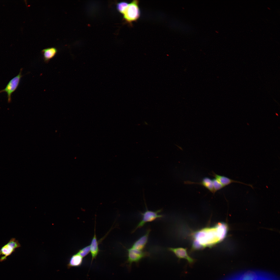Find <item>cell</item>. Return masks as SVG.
<instances>
[{
	"instance_id": "1",
	"label": "cell",
	"mask_w": 280,
	"mask_h": 280,
	"mask_svg": "<svg viewBox=\"0 0 280 280\" xmlns=\"http://www.w3.org/2000/svg\"><path fill=\"white\" fill-rule=\"evenodd\" d=\"M228 230L227 224L219 222L212 227L203 228L194 233L193 235V250L211 248L222 241Z\"/></svg>"
},
{
	"instance_id": "2",
	"label": "cell",
	"mask_w": 280,
	"mask_h": 280,
	"mask_svg": "<svg viewBox=\"0 0 280 280\" xmlns=\"http://www.w3.org/2000/svg\"><path fill=\"white\" fill-rule=\"evenodd\" d=\"M139 3L138 1L134 0L129 3L123 14L124 20L131 25L132 22L137 20L140 16L141 12Z\"/></svg>"
},
{
	"instance_id": "3",
	"label": "cell",
	"mask_w": 280,
	"mask_h": 280,
	"mask_svg": "<svg viewBox=\"0 0 280 280\" xmlns=\"http://www.w3.org/2000/svg\"><path fill=\"white\" fill-rule=\"evenodd\" d=\"M128 252L127 258L126 263L127 264L129 270H130L132 264L134 263L138 264L139 262L143 258L148 257L150 255L148 252L139 250L131 247L127 249Z\"/></svg>"
},
{
	"instance_id": "4",
	"label": "cell",
	"mask_w": 280,
	"mask_h": 280,
	"mask_svg": "<svg viewBox=\"0 0 280 280\" xmlns=\"http://www.w3.org/2000/svg\"><path fill=\"white\" fill-rule=\"evenodd\" d=\"M146 208V209L144 212L143 213L140 212L142 216V219L136 226L132 231V233L134 232L138 229L143 227L146 223L151 222L157 219L163 217V215H162L159 214L162 211V209L152 211L149 210Z\"/></svg>"
},
{
	"instance_id": "5",
	"label": "cell",
	"mask_w": 280,
	"mask_h": 280,
	"mask_svg": "<svg viewBox=\"0 0 280 280\" xmlns=\"http://www.w3.org/2000/svg\"><path fill=\"white\" fill-rule=\"evenodd\" d=\"M21 246L18 240L15 238H11L0 249V255H3L0 258V262L5 261L8 256L14 252L16 249Z\"/></svg>"
},
{
	"instance_id": "6",
	"label": "cell",
	"mask_w": 280,
	"mask_h": 280,
	"mask_svg": "<svg viewBox=\"0 0 280 280\" xmlns=\"http://www.w3.org/2000/svg\"><path fill=\"white\" fill-rule=\"evenodd\" d=\"M22 68H21L18 75L9 82L4 89L0 90V94L3 92H5L7 93L8 102L9 103L11 102L12 94L17 89L19 84L20 79L23 76L22 74Z\"/></svg>"
},
{
	"instance_id": "7",
	"label": "cell",
	"mask_w": 280,
	"mask_h": 280,
	"mask_svg": "<svg viewBox=\"0 0 280 280\" xmlns=\"http://www.w3.org/2000/svg\"><path fill=\"white\" fill-rule=\"evenodd\" d=\"M168 249L169 251L173 253L179 259H185L190 265L192 264L195 262V260L188 255L186 248L182 247H170L168 248Z\"/></svg>"
},
{
	"instance_id": "8",
	"label": "cell",
	"mask_w": 280,
	"mask_h": 280,
	"mask_svg": "<svg viewBox=\"0 0 280 280\" xmlns=\"http://www.w3.org/2000/svg\"><path fill=\"white\" fill-rule=\"evenodd\" d=\"M151 231L150 228L148 229L144 235L134 242L131 247L138 250H143L148 242L149 235Z\"/></svg>"
},
{
	"instance_id": "9",
	"label": "cell",
	"mask_w": 280,
	"mask_h": 280,
	"mask_svg": "<svg viewBox=\"0 0 280 280\" xmlns=\"http://www.w3.org/2000/svg\"><path fill=\"white\" fill-rule=\"evenodd\" d=\"M210 175L214 177L215 178L219 181L224 187L232 183H236L250 186L252 188H253V187L251 185L245 184L239 181L233 180L225 176L217 174L213 172H212V174H210Z\"/></svg>"
},
{
	"instance_id": "10",
	"label": "cell",
	"mask_w": 280,
	"mask_h": 280,
	"mask_svg": "<svg viewBox=\"0 0 280 280\" xmlns=\"http://www.w3.org/2000/svg\"><path fill=\"white\" fill-rule=\"evenodd\" d=\"M58 51L57 48L54 47L47 48L42 50L41 53L43 56L44 61L46 63H48L56 55Z\"/></svg>"
},
{
	"instance_id": "11",
	"label": "cell",
	"mask_w": 280,
	"mask_h": 280,
	"mask_svg": "<svg viewBox=\"0 0 280 280\" xmlns=\"http://www.w3.org/2000/svg\"><path fill=\"white\" fill-rule=\"evenodd\" d=\"M184 183L187 184H197L201 185L207 189L213 194H214L212 180L208 177L204 178L201 181L199 182H195L189 181H184Z\"/></svg>"
},
{
	"instance_id": "12",
	"label": "cell",
	"mask_w": 280,
	"mask_h": 280,
	"mask_svg": "<svg viewBox=\"0 0 280 280\" xmlns=\"http://www.w3.org/2000/svg\"><path fill=\"white\" fill-rule=\"evenodd\" d=\"M98 242L97 240V237L95 232V228L94 233V236L92 239L90 246V252L92 256L91 263L96 258L97 255L99 253L100 250L99 248Z\"/></svg>"
},
{
	"instance_id": "13",
	"label": "cell",
	"mask_w": 280,
	"mask_h": 280,
	"mask_svg": "<svg viewBox=\"0 0 280 280\" xmlns=\"http://www.w3.org/2000/svg\"><path fill=\"white\" fill-rule=\"evenodd\" d=\"M83 262V258L78 253L73 255L70 258L67 267L69 269L72 267L80 266Z\"/></svg>"
},
{
	"instance_id": "14",
	"label": "cell",
	"mask_w": 280,
	"mask_h": 280,
	"mask_svg": "<svg viewBox=\"0 0 280 280\" xmlns=\"http://www.w3.org/2000/svg\"><path fill=\"white\" fill-rule=\"evenodd\" d=\"M257 275L255 272L249 271L243 274L239 280H257Z\"/></svg>"
},
{
	"instance_id": "15",
	"label": "cell",
	"mask_w": 280,
	"mask_h": 280,
	"mask_svg": "<svg viewBox=\"0 0 280 280\" xmlns=\"http://www.w3.org/2000/svg\"><path fill=\"white\" fill-rule=\"evenodd\" d=\"M129 3L125 1H122L118 3L116 5V8L118 11L123 14L127 8Z\"/></svg>"
},
{
	"instance_id": "16",
	"label": "cell",
	"mask_w": 280,
	"mask_h": 280,
	"mask_svg": "<svg viewBox=\"0 0 280 280\" xmlns=\"http://www.w3.org/2000/svg\"><path fill=\"white\" fill-rule=\"evenodd\" d=\"M212 181L214 194L217 191L224 187L221 183L216 179L214 178Z\"/></svg>"
},
{
	"instance_id": "17",
	"label": "cell",
	"mask_w": 280,
	"mask_h": 280,
	"mask_svg": "<svg viewBox=\"0 0 280 280\" xmlns=\"http://www.w3.org/2000/svg\"><path fill=\"white\" fill-rule=\"evenodd\" d=\"M90 252V245H88L80 250L77 253L82 258H83L87 255Z\"/></svg>"
},
{
	"instance_id": "18",
	"label": "cell",
	"mask_w": 280,
	"mask_h": 280,
	"mask_svg": "<svg viewBox=\"0 0 280 280\" xmlns=\"http://www.w3.org/2000/svg\"><path fill=\"white\" fill-rule=\"evenodd\" d=\"M144 123H145V124H146V125H148V123H146V121L144 122Z\"/></svg>"
},
{
	"instance_id": "19",
	"label": "cell",
	"mask_w": 280,
	"mask_h": 280,
	"mask_svg": "<svg viewBox=\"0 0 280 280\" xmlns=\"http://www.w3.org/2000/svg\"><path fill=\"white\" fill-rule=\"evenodd\" d=\"M268 9H269V10H270V8H268Z\"/></svg>"
}]
</instances>
